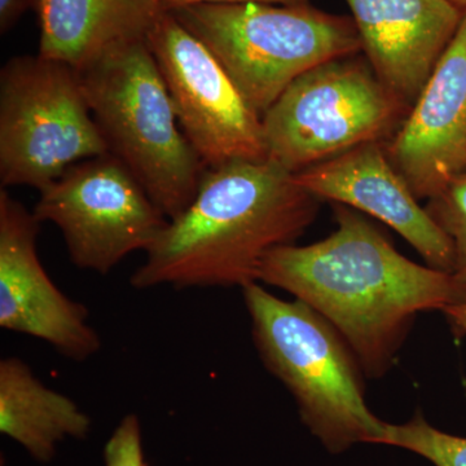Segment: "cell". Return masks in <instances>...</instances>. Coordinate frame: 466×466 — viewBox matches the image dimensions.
I'll use <instances>...</instances> for the list:
<instances>
[{
    "label": "cell",
    "mask_w": 466,
    "mask_h": 466,
    "mask_svg": "<svg viewBox=\"0 0 466 466\" xmlns=\"http://www.w3.org/2000/svg\"><path fill=\"white\" fill-rule=\"evenodd\" d=\"M337 228L324 240L267 254L258 283L287 290L336 328L363 373L389 372L420 312L460 302L452 275L395 249L354 208L334 204Z\"/></svg>",
    "instance_id": "1"
},
{
    "label": "cell",
    "mask_w": 466,
    "mask_h": 466,
    "mask_svg": "<svg viewBox=\"0 0 466 466\" xmlns=\"http://www.w3.org/2000/svg\"><path fill=\"white\" fill-rule=\"evenodd\" d=\"M320 201L271 159L207 168L191 204L146 251L131 287L242 289L258 281L269 251L294 244L314 223Z\"/></svg>",
    "instance_id": "2"
},
{
    "label": "cell",
    "mask_w": 466,
    "mask_h": 466,
    "mask_svg": "<svg viewBox=\"0 0 466 466\" xmlns=\"http://www.w3.org/2000/svg\"><path fill=\"white\" fill-rule=\"evenodd\" d=\"M241 290L263 366L290 392L303 424L325 449L341 453L358 443L381 444L388 422L368 407L363 370L336 328L258 281Z\"/></svg>",
    "instance_id": "3"
},
{
    "label": "cell",
    "mask_w": 466,
    "mask_h": 466,
    "mask_svg": "<svg viewBox=\"0 0 466 466\" xmlns=\"http://www.w3.org/2000/svg\"><path fill=\"white\" fill-rule=\"evenodd\" d=\"M79 73L109 155L168 220L179 216L195 198L207 167L177 124L147 42L116 47Z\"/></svg>",
    "instance_id": "4"
},
{
    "label": "cell",
    "mask_w": 466,
    "mask_h": 466,
    "mask_svg": "<svg viewBox=\"0 0 466 466\" xmlns=\"http://www.w3.org/2000/svg\"><path fill=\"white\" fill-rule=\"evenodd\" d=\"M171 14L207 46L260 116L312 67L361 54L352 17L309 3L196 5Z\"/></svg>",
    "instance_id": "5"
},
{
    "label": "cell",
    "mask_w": 466,
    "mask_h": 466,
    "mask_svg": "<svg viewBox=\"0 0 466 466\" xmlns=\"http://www.w3.org/2000/svg\"><path fill=\"white\" fill-rule=\"evenodd\" d=\"M408 112L364 55L333 58L294 79L262 116L267 159L299 174L388 142Z\"/></svg>",
    "instance_id": "6"
},
{
    "label": "cell",
    "mask_w": 466,
    "mask_h": 466,
    "mask_svg": "<svg viewBox=\"0 0 466 466\" xmlns=\"http://www.w3.org/2000/svg\"><path fill=\"white\" fill-rule=\"evenodd\" d=\"M81 73L42 55L0 70V183L42 191L85 159L106 155Z\"/></svg>",
    "instance_id": "7"
},
{
    "label": "cell",
    "mask_w": 466,
    "mask_h": 466,
    "mask_svg": "<svg viewBox=\"0 0 466 466\" xmlns=\"http://www.w3.org/2000/svg\"><path fill=\"white\" fill-rule=\"evenodd\" d=\"M39 193L34 216L60 229L75 266L100 275L146 253L168 222L109 153L73 165Z\"/></svg>",
    "instance_id": "8"
},
{
    "label": "cell",
    "mask_w": 466,
    "mask_h": 466,
    "mask_svg": "<svg viewBox=\"0 0 466 466\" xmlns=\"http://www.w3.org/2000/svg\"><path fill=\"white\" fill-rule=\"evenodd\" d=\"M146 42L177 124L205 167L267 159L262 116L204 43L171 12L162 15Z\"/></svg>",
    "instance_id": "9"
},
{
    "label": "cell",
    "mask_w": 466,
    "mask_h": 466,
    "mask_svg": "<svg viewBox=\"0 0 466 466\" xmlns=\"http://www.w3.org/2000/svg\"><path fill=\"white\" fill-rule=\"evenodd\" d=\"M41 222L0 188V327L48 343L82 363L101 350L88 309L51 280L38 256Z\"/></svg>",
    "instance_id": "10"
},
{
    "label": "cell",
    "mask_w": 466,
    "mask_h": 466,
    "mask_svg": "<svg viewBox=\"0 0 466 466\" xmlns=\"http://www.w3.org/2000/svg\"><path fill=\"white\" fill-rule=\"evenodd\" d=\"M385 149L419 200H431L466 171V9L458 32Z\"/></svg>",
    "instance_id": "11"
},
{
    "label": "cell",
    "mask_w": 466,
    "mask_h": 466,
    "mask_svg": "<svg viewBox=\"0 0 466 466\" xmlns=\"http://www.w3.org/2000/svg\"><path fill=\"white\" fill-rule=\"evenodd\" d=\"M294 177L319 200L345 205L381 220L412 245L426 265L452 272L450 238L391 164L385 143L363 144Z\"/></svg>",
    "instance_id": "12"
},
{
    "label": "cell",
    "mask_w": 466,
    "mask_h": 466,
    "mask_svg": "<svg viewBox=\"0 0 466 466\" xmlns=\"http://www.w3.org/2000/svg\"><path fill=\"white\" fill-rule=\"evenodd\" d=\"M361 54L406 108L415 104L458 32L464 12L450 0H346Z\"/></svg>",
    "instance_id": "13"
},
{
    "label": "cell",
    "mask_w": 466,
    "mask_h": 466,
    "mask_svg": "<svg viewBox=\"0 0 466 466\" xmlns=\"http://www.w3.org/2000/svg\"><path fill=\"white\" fill-rule=\"evenodd\" d=\"M42 56L78 72L121 46L146 41L165 14L159 0H35Z\"/></svg>",
    "instance_id": "14"
},
{
    "label": "cell",
    "mask_w": 466,
    "mask_h": 466,
    "mask_svg": "<svg viewBox=\"0 0 466 466\" xmlns=\"http://www.w3.org/2000/svg\"><path fill=\"white\" fill-rule=\"evenodd\" d=\"M91 419L75 400L46 386L20 358L0 360V431L34 459L50 461L66 438L84 440Z\"/></svg>",
    "instance_id": "15"
},
{
    "label": "cell",
    "mask_w": 466,
    "mask_h": 466,
    "mask_svg": "<svg viewBox=\"0 0 466 466\" xmlns=\"http://www.w3.org/2000/svg\"><path fill=\"white\" fill-rule=\"evenodd\" d=\"M381 444L410 451L435 466H466V438L434 428L421 413L404 424H388Z\"/></svg>",
    "instance_id": "16"
},
{
    "label": "cell",
    "mask_w": 466,
    "mask_h": 466,
    "mask_svg": "<svg viewBox=\"0 0 466 466\" xmlns=\"http://www.w3.org/2000/svg\"><path fill=\"white\" fill-rule=\"evenodd\" d=\"M425 208L452 244L451 275L458 288L459 303L466 302V171L428 200Z\"/></svg>",
    "instance_id": "17"
},
{
    "label": "cell",
    "mask_w": 466,
    "mask_h": 466,
    "mask_svg": "<svg viewBox=\"0 0 466 466\" xmlns=\"http://www.w3.org/2000/svg\"><path fill=\"white\" fill-rule=\"evenodd\" d=\"M106 466H148L144 458L142 426L137 415L121 420L104 449Z\"/></svg>",
    "instance_id": "18"
},
{
    "label": "cell",
    "mask_w": 466,
    "mask_h": 466,
    "mask_svg": "<svg viewBox=\"0 0 466 466\" xmlns=\"http://www.w3.org/2000/svg\"><path fill=\"white\" fill-rule=\"evenodd\" d=\"M34 5L35 0H0V32H9Z\"/></svg>",
    "instance_id": "19"
},
{
    "label": "cell",
    "mask_w": 466,
    "mask_h": 466,
    "mask_svg": "<svg viewBox=\"0 0 466 466\" xmlns=\"http://www.w3.org/2000/svg\"><path fill=\"white\" fill-rule=\"evenodd\" d=\"M165 12L196 5H235V3H271V5H302L309 0H159Z\"/></svg>",
    "instance_id": "20"
},
{
    "label": "cell",
    "mask_w": 466,
    "mask_h": 466,
    "mask_svg": "<svg viewBox=\"0 0 466 466\" xmlns=\"http://www.w3.org/2000/svg\"><path fill=\"white\" fill-rule=\"evenodd\" d=\"M441 312L446 315L453 332L466 337V302L451 305Z\"/></svg>",
    "instance_id": "21"
},
{
    "label": "cell",
    "mask_w": 466,
    "mask_h": 466,
    "mask_svg": "<svg viewBox=\"0 0 466 466\" xmlns=\"http://www.w3.org/2000/svg\"><path fill=\"white\" fill-rule=\"evenodd\" d=\"M453 5H458L459 8H461L462 11L466 9V0H450Z\"/></svg>",
    "instance_id": "22"
}]
</instances>
